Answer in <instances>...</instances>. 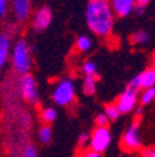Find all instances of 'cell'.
Here are the masks:
<instances>
[{
    "instance_id": "obj_19",
    "label": "cell",
    "mask_w": 155,
    "mask_h": 157,
    "mask_svg": "<svg viewBox=\"0 0 155 157\" xmlns=\"http://www.w3.org/2000/svg\"><path fill=\"white\" fill-rule=\"evenodd\" d=\"M81 72H83L84 76H94V77L99 78V75H98V66L94 60H90V59L85 60V62L83 63V66H81Z\"/></svg>"
},
{
    "instance_id": "obj_27",
    "label": "cell",
    "mask_w": 155,
    "mask_h": 157,
    "mask_svg": "<svg viewBox=\"0 0 155 157\" xmlns=\"http://www.w3.org/2000/svg\"><path fill=\"white\" fill-rule=\"evenodd\" d=\"M152 0H136V3L137 4H140V6H144V7H147L149 3H151Z\"/></svg>"
},
{
    "instance_id": "obj_5",
    "label": "cell",
    "mask_w": 155,
    "mask_h": 157,
    "mask_svg": "<svg viewBox=\"0 0 155 157\" xmlns=\"http://www.w3.org/2000/svg\"><path fill=\"white\" fill-rule=\"evenodd\" d=\"M110 143H112V132L108 126H95L90 133V146L88 147L98 153H105L109 149Z\"/></svg>"
},
{
    "instance_id": "obj_18",
    "label": "cell",
    "mask_w": 155,
    "mask_h": 157,
    "mask_svg": "<svg viewBox=\"0 0 155 157\" xmlns=\"http://www.w3.org/2000/svg\"><path fill=\"white\" fill-rule=\"evenodd\" d=\"M91 48H92V39L88 35H78L76 38V49L78 52H88Z\"/></svg>"
},
{
    "instance_id": "obj_20",
    "label": "cell",
    "mask_w": 155,
    "mask_h": 157,
    "mask_svg": "<svg viewBox=\"0 0 155 157\" xmlns=\"http://www.w3.org/2000/svg\"><path fill=\"white\" fill-rule=\"evenodd\" d=\"M103 112L106 114V117L109 118L110 122L117 121V119L120 118V115H122L116 104H108V105H105V108H103Z\"/></svg>"
},
{
    "instance_id": "obj_29",
    "label": "cell",
    "mask_w": 155,
    "mask_h": 157,
    "mask_svg": "<svg viewBox=\"0 0 155 157\" xmlns=\"http://www.w3.org/2000/svg\"><path fill=\"white\" fill-rule=\"evenodd\" d=\"M134 111H136V115H137V117H140V115L142 114V107L140 105V107H137L136 109H134Z\"/></svg>"
},
{
    "instance_id": "obj_22",
    "label": "cell",
    "mask_w": 155,
    "mask_h": 157,
    "mask_svg": "<svg viewBox=\"0 0 155 157\" xmlns=\"http://www.w3.org/2000/svg\"><path fill=\"white\" fill-rule=\"evenodd\" d=\"M95 126H108L109 125V118L106 117V114L105 112H98L97 115H95Z\"/></svg>"
},
{
    "instance_id": "obj_28",
    "label": "cell",
    "mask_w": 155,
    "mask_h": 157,
    "mask_svg": "<svg viewBox=\"0 0 155 157\" xmlns=\"http://www.w3.org/2000/svg\"><path fill=\"white\" fill-rule=\"evenodd\" d=\"M144 157H155V147L151 149V150H147L146 153H144Z\"/></svg>"
},
{
    "instance_id": "obj_15",
    "label": "cell",
    "mask_w": 155,
    "mask_h": 157,
    "mask_svg": "<svg viewBox=\"0 0 155 157\" xmlns=\"http://www.w3.org/2000/svg\"><path fill=\"white\" fill-rule=\"evenodd\" d=\"M149 33L146 31V29H137L134 33L130 35V42L133 44L134 46H144L149 42Z\"/></svg>"
},
{
    "instance_id": "obj_31",
    "label": "cell",
    "mask_w": 155,
    "mask_h": 157,
    "mask_svg": "<svg viewBox=\"0 0 155 157\" xmlns=\"http://www.w3.org/2000/svg\"><path fill=\"white\" fill-rule=\"evenodd\" d=\"M136 157H144V156H136Z\"/></svg>"
},
{
    "instance_id": "obj_7",
    "label": "cell",
    "mask_w": 155,
    "mask_h": 157,
    "mask_svg": "<svg viewBox=\"0 0 155 157\" xmlns=\"http://www.w3.org/2000/svg\"><path fill=\"white\" fill-rule=\"evenodd\" d=\"M120 144L126 151H137L142 147L141 133H140L138 122H133L122 135Z\"/></svg>"
},
{
    "instance_id": "obj_3",
    "label": "cell",
    "mask_w": 155,
    "mask_h": 157,
    "mask_svg": "<svg viewBox=\"0 0 155 157\" xmlns=\"http://www.w3.org/2000/svg\"><path fill=\"white\" fill-rule=\"evenodd\" d=\"M52 101L55 105L61 108H67L76 101V83L71 77L60 78L52 90Z\"/></svg>"
},
{
    "instance_id": "obj_8",
    "label": "cell",
    "mask_w": 155,
    "mask_h": 157,
    "mask_svg": "<svg viewBox=\"0 0 155 157\" xmlns=\"http://www.w3.org/2000/svg\"><path fill=\"white\" fill-rule=\"evenodd\" d=\"M129 87L134 88V90H146V88H149V87H155V70L154 67H147L144 69L142 72H140L137 76L131 78L129 82Z\"/></svg>"
},
{
    "instance_id": "obj_9",
    "label": "cell",
    "mask_w": 155,
    "mask_h": 157,
    "mask_svg": "<svg viewBox=\"0 0 155 157\" xmlns=\"http://www.w3.org/2000/svg\"><path fill=\"white\" fill-rule=\"evenodd\" d=\"M53 18V13H52L50 7L43 6L41 9H38L32 16V28L35 31H45L52 23Z\"/></svg>"
},
{
    "instance_id": "obj_30",
    "label": "cell",
    "mask_w": 155,
    "mask_h": 157,
    "mask_svg": "<svg viewBox=\"0 0 155 157\" xmlns=\"http://www.w3.org/2000/svg\"><path fill=\"white\" fill-rule=\"evenodd\" d=\"M152 67H154V70H155V58H154V60H152Z\"/></svg>"
},
{
    "instance_id": "obj_16",
    "label": "cell",
    "mask_w": 155,
    "mask_h": 157,
    "mask_svg": "<svg viewBox=\"0 0 155 157\" xmlns=\"http://www.w3.org/2000/svg\"><path fill=\"white\" fill-rule=\"evenodd\" d=\"M39 118H41L42 124H45V125L53 124L57 119V109L55 107H52V105H46V107H43L41 109Z\"/></svg>"
},
{
    "instance_id": "obj_2",
    "label": "cell",
    "mask_w": 155,
    "mask_h": 157,
    "mask_svg": "<svg viewBox=\"0 0 155 157\" xmlns=\"http://www.w3.org/2000/svg\"><path fill=\"white\" fill-rule=\"evenodd\" d=\"M11 62L13 67L20 76L28 75L32 67V56H31V48L27 39H18L13 46L11 51Z\"/></svg>"
},
{
    "instance_id": "obj_6",
    "label": "cell",
    "mask_w": 155,
    "mask_h": 157,
    "mask_svg": "<svg viewBox=\"0 0 155 157\" xmlns=\"http://www.w3.org/2000/svg\"><path fill=\"white\" fill-rule=\"evenodd\" d=\"M138 98H140L138 90H134V88H131V87L127 86V87L120 93V95L117 97V100H116L115 104L117 105L120 114L127 115V114H130V112H133L137 107H138Z\"/></svg>"
},
{
    "instance_id": "obj_21",
    "label": "cell",
    "mask_w": 155,
    "mask_h": 157,
    "mask_svg": "<svg viewBox=\"0 0 155 157\" xmlns=\"http://www.w3.org/2000/svg\"><path fill=\"white\" fill-rule=\"evenodd\" d=\"M20 157H39L38 150L34 143H27L20 153Z\"/></svg>"
},
{
    "instance_id": "obj_12",
    "label": "cell",
    "mask_w": 155,
    "mask_h": 157,
    "mask_svg": "<svg viewBox=\"0 0 155 157\" xmlns=\"http://www.w3.org/2000/svg\"><path fill=\"white\" fill-rule=\"evenodd\" d=\"M11 51V36L7 33H0V70L9 62Z\"/></svg>"
},
{
    "instance_id": "obj_11",
    "label": "cell",
    "mask_w": 155,
    "mask_h": 157,
    "mask_svg": "<svg viewBox=\"0 0 155 157\" xmlns=\"http://www.w3.org/2000/svg\"><path fill=\"white\" fill-rule=\"evenodd\" d=\"M109 4L112 7L115 16L119 18H124L133 14V10L136 6V0H109Z\"/></svg>"
},
{
    "instance_id": "obj_4",
    "label": "cell",
    "mask_w": 155,
    "mask_h": 157,
    "mask_svg": "<svg viewBox=\"0 0 155 157\" xmlns=\"http://www.w3.org/2000/svg\"><path fill=\"white\" fill-rule=\"evenodd\" d=\"M18 88L20 94L23 100L29 105H38L39 104V90L36 80L32 75H23L18 80Z\"/></svg>"
},
{
    "instance_id": "obj_13",
    "label": "cell",
    "mask_w": 155,
    "mask_h": 157,
    "mask_svg": "<svg viewBox=\"0 0 155 157\" xmlns=\"http://www.w3.org/2000/svg\"><path fill=\"white\" fill-rule=\"evenodd\" d=\"M97 82L98 78L94 77V76H84L83 83H81L83 94L87 95V97H92L97 93Z\"/></svg>"
},
{
    "instance_id": "obj_25",
    "label": "cell",
    "mask_w": 155,
    "mask_h": 157,
    "mask_svg": "<svg viewBox=\"0 0 155 157\" xmlns=\"http://www.w3.org/2000/svg\"><path fill=\"white\" fill-rule=\"evenodd\" d=\"M9 13V0H0V20L4 18Z\"/></svg>"
},
{
    "instance_id": "obj_10",
    "label": "cell",
    "mask_w": 155,
    "mask_h": 157,
    "mask_svg": "<svg viewBox=\"0 0 155 157\" xmlns=\"http://www.w3.org/2000/svg\"><path fill=\"white\" fill-rule=\"evenodd\" d=\"M11 9L17 23L23 24L31 16V0H11Z\"/></svg>"
},
{
    "instance_id": "obj_26",
    "label": "cell",
    "mask_w": 155,
    "mask_h": 157,
    "mask_svg": "<svg viewBox=\"0 0 155 157\" xmlns=\"http://www.w3.org/2000/svg\"><path fill=\"white\" fill-rule=\"evenodd\" d=\"M146 13V7L144 6H140V4H136L134 6V10H133V14H136V16H144Z\"/></svg>"
},
{
    "instance_id": "obj_24",
    "label": "cell",
    "mask_w": 155,
    "mask_h": 157,
    "mask_svg": "<svg viewBox=\"0 0 155 157\" xmlns=\"http://www.w3.org/2000/svg\"><path fill=\"white\" fill-rule=\"evenodd\" d=\"M78 157H102V154L88 147V149H85V150L81 151V153L78 154Z\"/></svg>"
},
{
    "instance_id": "obj_14",
    "label": "cell",
    "mask_w": 155,
    "mask_h": 157,
    "mask_svg": "<svg viewBox=\"0 0 155 157\" xmlns=\"http://www.w3.org/2000/svg\"><path fill=\"white\" fill-rule=\"evenodd\" d=\"M38 140L41 144L43 146H48L52 143L53 140V129H52L50 125H45L42 124L38 129Z\"/></svg>"
},
{
    "instance_id": "obj_17",
    "label": "cell",
    "mask_w": 155,
    "mask_h": 157,
    "mask_svg": "<svg viewBox=\"0 0 155 157\" xmlns=\"http://www.w3.org/2000/svg\"><path fill=\"white\" fill-rule=\"evenodd\" d=\"M154 101H155V87H149V88H146V90H141V91H140L138 104L141 105V107L149 105Z\"/></svg>"
},
{
    "instance_id": "obj_1",
    "label": "cell",
    "mask_w": 155,
    "mask_h": 157,
    "mask_svg": "<svg viewBox=\"0 0 155 157\" xmlns=\"http://www.w3.org/2000/svg\"><path fill=\"white\" fill-rule=\"evenodd\" d=\"M115 13L109 0H90L85 7V21L90 31L102 39L113 35L115 29Z\"/></svg>"
},
{
    "instance_id": "obj_23",
    "label": "cell",
    "mask_w": 155,
    "mask_h": 157,
    "mask_svg": "<svg viewBox=\"0 0 155 157\" xmlns=\"http://www.w3.org/2000/svg\"><path fill=\"white\" fill-rule=\"evenodd\" d=\"M77 144H78V147H81V149L85 146H90V135H88L87 132L80 133L77 137Z\"/></svg>"
}]
</instances>
